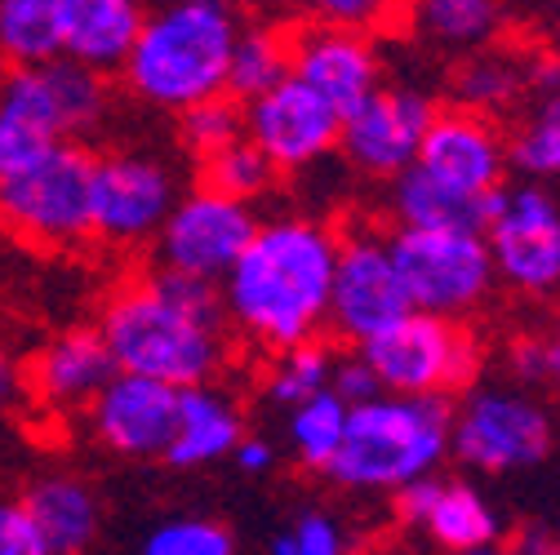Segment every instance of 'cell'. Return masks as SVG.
Masks as SVG:
<instances>
[{"label": "cell", "instance_id": "16", "mask_svg": "<svg viewBox=\"0 0 560 555\" xmlns=\"http://www.w3.org/2000/svg\"><path fill=\"white\" fill-rule=\"evenodd\" d=\"M90 427L98 445H107L120 458L165 462L183 427V387L120 369L90 404Z\"/></svg>", "mask_w": 560, "mask_h": 555}, {"label": "cell", "instance_id": "35", "mask_svg": "<svg viewBox=\"0 0 560 555\" xmlns=\"http://www.w3.org/2000/svg\"><path fill=\"white\" fill-rule=\"evenodd\" d=\"M312 10V19L320 23H338V27H357V32H374L383 23H392L400 0H303Z\"/></svg>", "mask_w": 560, "mask_h": 555}, {"label": "cell", "instance_id": "29", "mask_svg": "<svg viewBox=\"0 0 560 555\" xmlns=\"http://www.w3.org/2000/svg\"><path fill=\"white\" fill-rule=\"evenodd\" d=\"M521 90H529V67H521L512 54H499V49H480L471 54L458 76H454V94L463 107L471 111H494V107H508L521 98Z\"/></svg>", "mask_w": 560, "mask_h": 555}, {"label": "cell", "instance_id": "39", "mask_svg": "<svg viewBox=\"0 0 560 555\" xmlns=\"http://www.w3.org/2000/svg\"><path fill=\"white\" fill-rule=\"evenodd\" d=\"M294 538H299V555H347L342 529H338L334 516H325V511H307V516H299Z\"/></svg>", "mask_w": 560, "mask_h": 555}, {"label": "cell", "instance_id": "9", "mask_svg": "<svg viewBox=\"0 0 560 555\" xmlns=\"http://www.w3.org/2000/svg\"><path fill=\"white\" fill-rule=\"evenodd\" d=\"M551 449V423L525 391L476 387L454 413V458L471 471H521Z\"/></svg>", "mask_w": 560, "mask_h": 555}, {"label": "cell", "instance_id": "45", "mask_svg": "<svg viewBox=\"0 0 560 555\" xmlns=\"http://www.w3.org/2000/svg\"><path fill=\"white\" fill-rule=\"evenodd\" d=\"M458 555H503L494 542H489V546H467V551H458Z\"/></svg>", "mask_w": 560, "mask_h": 555}, {"label": "cell", "instance_id": "15", "mask_svg": "<svg viewBox=\"0 0 560 555\" xmlns=\"http://www.w3.org/2000/svg\"><path fill=\"white\" fill-rule=\"evenodd\" d=\"M245 133L271 156L280 174H303L342 143V111L307 81L290 76L271 94L245 103Z\"/></svg>", "mask_w": 560, "mask_h": 555}, {"label": "cell", "instance_id": "28", "mask_svg": "<svg viewBox=\"0 0 560 555\" xmlns=\"http://www.w3.org/2000/svg\"><path fill=\"white\" fill-rule=\"evenodd\" d=\"M432 533L436 546L445 551H467V546H489V542H499V511L489 507L471 484H445V494L436 503V511L428 516L423 524Z\"/></svg>", "mask_w": 560, "mask_h": 555}, {"label": "cell", "instance_id": "3", "mask_svg": "<svg viewBox=\"0 0 560 555\" xmlns=\"http://www.w3.org/2000/svg\"><path fill=\"white\" fill-rule=\"evenodd\" d=\"M98 329L125 374H148L174 387L214 382L228 361V320L191 311L152 275L116 290L98 311Z\"/></svg>", "mask_w": 560, "mask_h": 555}, {"label": "cell", "instance_id": "13", "mask_svg": "<svg viewBox=\"0 0 560 555\" xmlns=\"http://www.w3.org/2000/svg\"><path fill=\"white\" fill-rule=\"evenodd\" d=\"M409 311H413V303H409V290L400 281V267L392 258V240L374 236V232L342 236L329 329L342 342L361 346Z\"/></svg>", "mask_w": 560, "mask_h": 555}, {"label": "cell", "instance_id": "8", "mask_svg": "<svg viewBox=\"0 0 560 555\" xmlns=\"http://www.w3.org/2000/svg\"><path fill=\"white\" fill-rule=\"evenodd\" d=\"M107 116V81L98 67L62 54L49 62H19L0 90V125L27 129L45 143L85 138Z\"/></svg>", "mask_w": 560, "mask_h": 555}, {"label": "cell", "instance_id": "10", "mask_svg": "<svg viewBox=\"0 0 560 555\" xmlns=\"http://www.w3.org/2000/svg\"><path fill=\"white\" fill-rule=\"evenodd\" d=\"M262 219L254 214L249 200L223 196L196 187L174 204L170 223L156 236V258L161 267L205 275V281H228V271L241 262V253L254 245Z\"/></svg>", "mask_w": 560, "mask_h": 555}, {"label": "cell", "instance_id": "25", "mask_svg": "<svg viewBox=\"0 0 560 555\" xmlns=\"http://www.w3.org/2000/svg\"><path fill=\"white\" fill-rule=\"evenodd\" d=\"M409 23L428 45L480 49L503 27V0H409Z\"/></svg>", "mask_w": 560, "mask_h": 555}, {"label": "cell", "instance_id": "46", "mask_svg": "<svg viewBox=\"0 0 560 555\" xmlns=\"http://www.w3.org/2000/svg\"><path fill=\"white\" fill-rule=\"evenodd\" d=\"M551 54H556V62H560V27H556V45H551Z\"/></svg>", "mask_w": 560, "mask_h": 555}, {"label": "cell", "instance_id": "34", "mask_svg": "<svg viewBox=\"0 0 560 555\" xmlns=\"http://www.w3.org/2000/svg\"><path fill=\"white\" fill-rule=\"evenodd\" d=\"M138 555H236V542L219 520L183 516V520H165L161 529H152Z\"/></svg>", "mask_w": 560, "mask_h": 555}, {"label": "cell", "instance_id": "7", "mask_svg": "<svg viewBox=\"0 0 560 555\" xmlns=\"http://www.w3.org/2000/svg\"><path fill=\"white\" fill-rule=\"evenodd\" d=\"M392 258L409 303L432 316H467L476 311L499 281L494 249L480 232H441V227H392Z\"/></svg>", "mask_w": 560, "mask_h": 555}, {"label": "cell", "instance_id": "22", "mask_svg": "<svg viewBox=\"0 0 560 555\" xmlns=\"http://www.w3.org/2000/svg\"><path fill=\"white\" fill-rule=\"evenodd\" d=\"M19 503L32 511V520L40 524V533L58 555H81L98 538V498L77 475L32 480Z\"/></svg>", "mask_w": 560, "mask_h": 555}, {"label": "cell", "instance_id": "21", "mask_svg": "<svg viewBox=\"0 0 560 555\" xmlns=\"http://www.w3.org/2000/svg\"><path fill=\"white\" fill-rule=\"evenodd\" d=\"M148 27L143 0H72L67 5V54L98 72H125Z\"/></svg>", "mask_w": 560, "mask_h": 555}, {"label": "cell", "instance_id": "11", "mask_svg": "<svg viewBox=\"0 0 560 555\" xmlns=\"http://www.w3.org/2000/svg\"><path fill=\"white\" fill-rule=\"evenodd\" d=\"M178 200L170 165L143 152H107L94 169V240L116 249L156 240Z\"/></svg>", "mask_w": 560, "mask_h": 555}, {"label": "cell", "instance_id": "40", "mask_svg": "<svg viewBox=\"0 0 560 555\" xmlns=\"http://www.w3.org/2000/svg\"><path fill=\"white\" fill-rule=\"evenodd\" d=\"M508 365H512V374H516L521 382H542V378H551V346L538 342V338L512 342Z\"/></svg>", "mask_w": 560, "mask_h": 555}, {"label": "cell", "instance_id": "4", "mask_svg": "<svg viewBox=\"0 0 560 555\" xmlns=\"http://www.w3.org/2000/svg\"><path fill=\"white\" fill-rule=\"evenodd\" d=\"M454 449L450 395H374L352 404L347 436L329 462V480L357 494H396L400 484L432 475Z\"/></svg>", "mask_w": 560, "mask_h": 555}, {"label": "cell", "instance_id": "32", "mask_svg": "<svg viewBox=\"0 0 560 555\" xmlns=\"http://www.w3.org/2000/svg\"><path fill=\"white\" fill-rule=\"evenodd\" d=\"M178 138L200 161L232 147L236 138H245V103L232 94H214L205 103H191L187 111H178Z\"/></svg>", "mask_w": 560, "mask_h": 555}, {"label": "cell", "instance_id": "14", "mask_svg": "<svg viewBox=\"0 0 560 555\" xmlns=\"http://www.w3.org/2000/svg\"><path fill=\"white\" fill-rule=\"evenodd\" d=\"M436 120V103L409 85H383L342 116V161L365 178H396L418 165L423 138Z\"/></svg>", "mask_w": 560, "mask_h": 555}, {"label": "cell", "instance_id": "26", "mask_svg": "<svg viewBox=\"0 0 560 555\" xmlns=\"http://www.w3.org/2000/svg\"><path fill=\"white\" fill-rule=\"evenodd\" d=\"M294 76V49H290V32L276 27H241L236 54H232V76H228V94L241 103H254L262 94H271L280 81Z\"/></svg>", "mask_w": 560, "mask_h": 555}, {"label": "cell", "instance_id": "24", "mask_svg": "<svg viewBox=\"0 0 560 555\" xmlns=\"http://www.w3.org/2000/svg\"><path fill=\"white\" fill-rule=\"evenodd\" d=\"M67 5L72 0H0V49L10 67L67 54Z\"/></svg>", "mask_w": 560, "mask_h": 555}, {"label": "cell", "instance_id": "20", "mask_svg": "<svg viewBox=\"0 0 560 555\" xmlns=\"http://www.w3.org/2000/svg\"><path fill=\"white\" fill-rule=\"evenodd\" d=\"M508 191V187H503ZM503 191H463L445 178H436L428 165H409L392 178V219L396 227H441V232H489Z\"/></svg>", "mask_w": 560, "mask_h": 555}, {"label": "cell", "instance_id": "31", "mask_svg": "<svg viewBox=\"0 0 560 555\" xmlns=\"http://www.w3.org/2000/svg\"><path fill=\"white\" fill-rule=\"evenodd\" d=\"M334 365H338L334 352L316 338H307L299 346H285V352H276V365L267 374V395L276 404L294 409V404L312 400L316 391H325L334 382Z\"/></svg>", "mask_w": 560, "mask_h": 555}, {"label": "cell", "instance_id": "47", "mask_svg": "<svg viewBox=\"0 0 560 555\" xmlns=\"http://www.w3.org/2000/svg\"><path fill=\"white\" fill-rule=\"evenodd\" d=\"M249 5H271V0H249Z\"/></svg>", "mask_w": 560, "mask_h": 555}, {"label": "cell", "instance_id": "17", "mask_svg": "<svg viewBox=\"0 0 560 555\" xmlns=\"http://www.w3.org/2000/svg\"><path fill=\"white\" fill-rule=\"evenodd\" d=\"M294 49V76L307 81L316 94H325L342 116L361 107L378 85V54L357 27H338V23H303L290 32Z\"/></svg>", "mask_w": 560, "mask_h": 555}, {"label": "cell", "instance_id": "12", "mask_svg": "<svg viewBox=\"0 0 560 555\" xmlns=\"http://www.w3.org/2000/svg\"><path fill=\"white\" fill-rule=\"evenodd\" d=\"M499 281L525 298H560V200L542 187L503 191V204L485 232Z\"/></svg>", "mask_w": 560, "mask_h": 555}, {"label": "cell", "instance_id": "37", "mask_svg": "<svg viewBox=\"0 0 560 555\" xmlns=\"http://www.w3.org/2000/svg\"><path fill=\"white\" fill-rule=\"evenodd\" d=\"M347 404H365V400H374V395H383V378H378V369L357 352V356H342L338 365H334V382H329Z\"/></svg>", "mask_w": 560, "mask_h": 555}, {"label": "cell", "instance_id": "33", "mask_svg": "<svg viewBox=\"0 0 560 555\" xmlns=\"http://www.w3.org/2000/svg\"><path fill=\"white\" fill-rule=\"evenodd\" d=\"M512 169L525 178H560V94L538 98L512 138Z\"/></svg>", "mask_w": 560, "mask_h": 555}, {"label": "cell", "instance_id": "48", "mask_svg": "<svg viewBox=\"0 0 560 555\" xmlns=\"http://www.w3.org/2000/svg\"><path fill=\"white\" fill-rule=\"evenodd\" d=\"M547 5H551V10H560V0H547Z\"/></svg>", "mask_w": 560, "mask_h": 555}, {"label": "cell", "instance_id": "44", "mask_svg": "<svg viewBox=\"0 0 560 555\" xmlns=\"http://www.w3.org/2000/svg\"><path fill=\"white\" fill-rule=\"evenodd\" d=\"M547 346H551V382H560V329L547 338Z\"/></svg>", "mask_w": 560, "mask_h": 555}, {"label": "cell", "instance_id": "30", "mask_svg": "<svg viewBox=\"0 0 560 555\" xmlns=\"http://www.w3.org/2000/svg\"><path fill=\"white\" fill-rule=\"evenodd\" d=\"M276 174H280V169L271 165V156L254 143L249 133L236 138L232 147H223V152H214V156L200 161V187L223 191V196H236V200H249V204L271 191Z\"/></svg>", "mask_w": 560, "mask_h": 555}, {"label": "cell", "instance_id": "36", "mask_svg": "<svg viewBox=\"0 0 560 555\" xmlns=\"http://www.w3.org/2000/svg\"><path fill=\"white\" fill-rule=\"evenodd\" d=\"M0 555H58L23 503L0 507Z\"/></svg>", "mask_w": 560, "mask_h": 555}, {"label": "cell", "instance_id": "2", "mask_svg": "<svg viewBox=\"0 0 560 555\" xmlns=\"http://www.w3.org/2000/svg\"><path fill=\"white\" fill-rule=\"evenodd\" d=\"M241 23L232 0H165L125 62V90L161 111L228 94Z\"/></svg>", "mask_w": 560, "mask_h": 555}, {"label": "cell", "instance_id": "1", "mask_svg": "<svg viewBox=\"0 0 560 555\" xmlns=\"http://www.w3.org/2000/svg\"><path fill=\"white\" fill-rule=\"evenodd\" d=\"M338 249L342 240L320 219H267L223 281L232 324L267 352L316 338L334 307Z\"/></svg>", "mask_w": 560, "mask_h": 555}, {"label": "cell", "instance_id": "38", "mask_svg": "<svg viewBox=\"0 0 560 555\" xmlns=\"http://www.w3.org/2000/svg\"><path fill=\"white\" fill-rule=\"evenodd\" d=\"M441 494H445V484L436 475H418V480L400 484V489H396V516H400V524H428V516L436 511Z\"/></svg>", "mask_w": 560, "mask_h": 555}, {"label": "cell", "instance_id": "5", "mask_svg": "<svg viewBox=\"0 0 560 555\" xmlns=\"http://www.w3.org/2000/svg\"><path fill=\"white\" fill-rule=\"evenodd\" d=\"M94 169L98 156L81 147V138H67L0 174V210L10 232L49 253L94 240Z\"/></svg>", "mask_w": 560, "mask_h": 555}, {"label": "cell", "instance_id": "42", "mask_svg": "<svg viewBox=\"0 0 560 555\" xmlns=\"http://www.w3.org/2000/svg\"><path fill=\"white\" fill-rule=\"evenodd\" d=\"M232 458H236V467H241L245 475H262V471L276 462V449H271L267 440H254V436H245V440L236 445V453H232Z\"/></svg>", "mask_w": 560, "mask_h": 555}, {"label": "cell", "instance_id": "41", "mask_svg": "<svg viewBox=\"0 0 560 555\" xmlns=\"http://www.w3.org/2000/svg\"><path fill=\"white\" fill-rule=\"evenodd\" d=\"M508 555H560V538L547 533V529H538V524H529V529L512 533Z\"/></svg>", "mask_w": 560, "mask_h": 555}, {"label": "cell", "instance_id": "23", "mask_svg": "<svg viewBox=\"0 0 560 555\" xmlns=\"http://www.w3.org/2000/svg\"><path fill=\"white\" fill-rule=\"evenodd\" d=\"M245 440V418L241 409L214 391L209 382L200 387H183V427L178 440L170 449V467H205V462H219L228 453H236V445Z\"/></svg>", "mask_w": 560, "mask_h": 555}, {"label": "cell", "instance_id": "6", "mask_svg": "<svg viewBox=\"0 0 560 555\" xmlns=\"http://www.w3.org/2000/svg\"><path fill=\"white\" fill-rule=\"evenodd\" d=\"M357 352L378 369L383 391L392 395H454L467 391L480 374L476 338L458 320L418 307L361 342Z\"/></svg>", "mask_w": 560, "mask_h": 555}, {"label": "cell", "instance_id": "27", "mask_svg": "<svg viewBox=\"0 0 560 555\" xmlns=\"http://www.w3.org/2000/svg\"><path fill=\"white\" fill-rule=\"evenodd\" d=\"M347 418H352V404H347L334 387L316 391L312 400L290 409V449L299 458V467L307 471H329V462L342 449L347 436Z\"/></svg>", "mask_w": 560, "mask_h": 555}, {"label": "cell", "instance_id": "19", "mask_svg": "<svg viewBox=\"0 0 560 555\" xmlns=\"http://www.w3.org/2000/svg\"><path fill=\"white\" fill-rule=\"evenodd\" d=\"M116 374L120 365L103 329H67L32 361V391L49 409H90Z\"/></svg>", "mask_w": 560, "mask_h": 555}, {"label": "cell", "instance_id": "43", "mask_svg": "<svg viewBox=\"0 0 560 555\" xmlns=\"http://www.w3.org/2000/svg\"><path fill=\"white\" fill-rule=\"evenodd\" d=\"M271 555H299V538H294V529L271 538Z\"/></svg>", "mask_w": 560, "mask_h": 555}, {"label": "cell", "instance_id": "18", "mask_svg": "<svg viewBox=\"0 0 560 555\" xmlns=\"http://www.w3.org/2000/svg\"><path fill=\"white\" fill-rule=\"evenodd\" d=\"M418 165H428L436 178L463 187V191H503V174L512 165V143H503V133L489 125L485 111L471 107H450L436 111Z\"/></svg>", "mask_w": 560, "mask_h": 555}]
</instances>
